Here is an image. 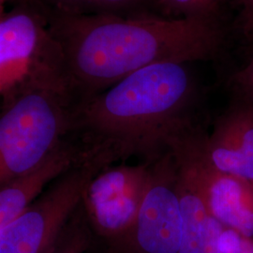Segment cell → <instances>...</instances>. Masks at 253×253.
<instances>
[{
	"mask_svg": "<svg viewBox=\"0 0 253 253\" xmlns=\"http://www.w3.org/2000/svg\"><path fill=\"white\" fill-rule=\"evenodd\" d=\"M178 192L182 217L179 253H219L224 227L209 214L198 185L189 172L179 173Z\"/></svg>",
	"mask_w": 253,
	"mask_h": 253,
	"instance_id": "11",
	"label": "cell"
},
{
	"mask_svg": "<svg viewBox=\"0 0 253 253\" xmlns=\"http://www.w3.org/2000/svg\"><path fill=\"white\" fill-rule=\"evenodd\" d=\"M233 0H156L161 15L173 19H198L230 27Z\"/></svg>",
	"mask_w": 253,
	"mask_h": 253,
	"instance_id": "13",
	"label": "cell"
},
{
	"mask_svg": "<svg viewBox=\"0 0 253 253\" xmlns=\"http://www.w3.org/2000/svg\"><path fill=\"white\" fill-rule=\"evenodd\" d=\"M78 226L79 225L75 222V237L73 241H71L68 222L59 239L48 253H92L85 252V245L89 240L81 228Z\"/></svg>",
	"mask_w": 253,
	"mask_h": 253,
	"instance_id": "17",
	"label": "cell"
},
{
	"mask_svg": "<svg viewBox=\"0 0 253 253\" xmlns=\"http://www.w3.org/2000/svg\"><path fill=\"white\" fill-rule=\"evenodd\" d=\"M83 162L81 147L72 137L36 169L0 189V231L27 209L46 188Z\"/></svg>",
	"mask_w": 253,
	"mask_h": 253,
	"instance_id": "10",
	"label": "cell"
},
{
	"mask_svg": "<svg viewBox=\"0 0 253 253\" xmlns=\"http://www.w3.org/2000/svg\"><path fill=\"white\" fill-rule=\"evenodd\" d=\"M231 47L236 44L245 59L253 54V0H233L229 27Z\"/></svg>",
	"mask_w": 253,
	"mask_h": 253,
	"instance_id": "14",
	"label": "cell"
},
{
	"mask_svg": "<svg viewBox=\"0 0 253 253\" xmlns=\"http://www.w3.org/2000/svg\"><path fill=\"white\" fill-rule=\"evenodd\" d=\"M208 126L185 136L171 148L196 181L209 214L227 229L253 237V183L219 172L204 151Z\"/></svg>",
	"mask_w": 253,
	"mask_h": 253,
	"instance_id": "8",
	"label": "cell"
},
{
	"mask_svg": "<svg viewBox=\"0 0 253 253\" xmlns=\"http://www.w3.org/2000/svg\"><path fill=\"white\" fill-rule=\"evenodd\" d=\"M19 2L17 8L0 19L3 101L35 82H58L64 85L61 53L49 29L45 12L32 3Z\"/></svg>",
	"mask_w": 253,
	"mask_h": 253,
	"instance_id": "4",
	"label": "cell"
},
{
	"mask_svg": "<svg viewBox=\"0 0 253 253\" xmlns=\"http://www.w3.org/2000/svg\"><path fill=\"white\" fill-rule=\"evenodd\" d=\"M5 14V7H0V19Z\"/></svg>",
	"mask_w": 253,
	"mask_h": 253,
	"instance_id": "18",
	"label": "cell"
},
{
	"mask_svg": "<svg viewBox=\"0 0 253 253\" xmlns=\"http://www.w3.org/2000/svg\"><path fill=\"white\" fill-rule=\"evenodd\" d=\"M152 163H118L86 185L76 214L90 239L108 253L132 226L151 175Z\"/></svg>",
	"mask_w": 253,
	"mask_h": 253,
	"instance_id": "5",
	"label": "cell"
},
{
	"mask_svg": "<svg viewBox=\"0 0 253 253\" xmlns=\"http://www.w3.org/2000/svg\"><path fill=\"white\" fill-rule=\"evenodd\" d=\"M47 11L68 14H111L118 16L161 15L156 0H18Z\"/></svg>",
	"mask_w": 253,
	"mask_h": 253,
	"instance_id": "12",
	"label": "cell"
},
{
	"mask_svg": "<svg viewBox=\"0 0 253 253\" xmlns=\"http://www.w3.org/2000/svg\"><path fill=\"white\" fill-rule=\"evenodd\" d=\"M76 105L62 84L32 83L2 102L0 189L36 169L73 133Z\"/></svg>",
	"mask_w": 253,
	"mask_h": 253,
	"instance_id": "3",
	"label": "cell"
},
{
	"mask_svg": "<svg viewBox=\"0 0 253 253\" xmlns=\"http://www.w3.org/2000/svg\"><path fill=\"white\" fill-rule=\"evenodd\" d=\"M178 179V163L171 152L152 163L150 180L135 220L108 253H179Z\"/></svg>",
	"mask_w": 253,
	"mask_h": 253,
	"instance_id": "7",
	"label": "cell"
},
{
	"mask_svg": "<svg viewBox=\"0 0 253 253\" xmlns=\"http://www.w3.org/2000/svg\"><path fill=\"white\" fill-rule=\"evenodd\" d=\"M192 62L154 64L79 104L73 135L84 161L105 169L136 157L153 163L209 126L208 88Z\"/></svg>",
	"mask_w": 253,
	"mask_h": 253,
	"instance_id": "1",
	"label": "cell"
},
{
	"mask_svg": "<svg viewBox=\"0 0 253 253\" xmlns=\"http://www.w3.org/2000/svg\"><path fill=\"white\" fill-rule=\"evenodd\" d=\"M209 163L219 172L253 183V103L231 98L214 118L204 142Z\"/></svg>",
	"mask_w": 253,
	"mask_h": 253,
	"instance_id": "9",
	"label": "cell"
},
{
	"mask_svg": "<svg viewBox=\"0 0 253 253\" xmlns=\"http://www.w3.org/2000/svg\"><path fill=\"white\" fill-rule=\"evenodd\" d=\"M218 247L219 253H253V237L223 228Z\"/></svg>",
	"mask_w": 253,
	"mask_h": 253,
	"instance_id": "16",
	"label": "cell"
},
{
	"mask_svg": "<svg viewBox=\"0 0 253 253\" xmlns=\"http://www.w3.org/2000/svg\"><path fill=\"white\" fill-rule=\"evenodd\" d=\"M103 169L79 163L55 178L0 231V253H48L63 233L88 182Z\"/></svg>",
	"mask_w": 253,
	"mask_h": 253,
	"instance_id": "6",
	"label": "cell"
},
{
	"mask_svg": "<svg viewBox=\"0 0 253 253\" xmlns=\"http://www.w3.org/2000/svg\"><path fill=\"white\" fill-rule=\"evenodd\" d=\"M9 0H0V7H5L6 2H8Z\"/></svg>",
	"mask_w": 253,
	"mask_h": 253,
	"instance_id": "19",
	"label": "cell"
},
{
	"mask_svg": "<svg viewBox=\"0 0 253 253\" xmlns=\"http://www.w3.org/2000/svg\"><path fill=\"white\" fill-rule=\"evenodd\" d=\"M231 98L253 103V54L243 64L230 73L225 81Z\"/></svg>",
	"mask_w": 253,
	"mask_h": 253,
	"instance_id": "15",
	"label": "cell"
},
{
	"mask_svg": "<svg viewBox=\"0 0 253 253\" xmlns=\"http://www.w3.org/2000/svg\"><path fill=\"white\" fill-rule=\"evenodd\" d=\"M42 10L61 53L64 84L76 106L150 65L218 62L231 48L228 27L198 19Z\"/></svg>",
	"mask_w": 253,
	"mask_h": 253,
	"instance_id": "2",
	"label": "cell"
}]
</instances>
